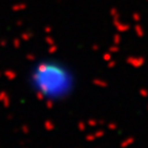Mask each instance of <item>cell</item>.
<instances>
[{"label":"cell","mask_w":148,"mask_h":148,"mask_svg":"<svg viewBox=\"0 0 148 148\" xmlns=\"http://www.w3.org/2000/svg\"><path fill=\"white\" fill-rule=\"evenodd\" d=\"M29 89L38 100L58 104L72 98L78 86L75 71L57 57H41L31 63L26 73Z\"/></svg>","instance_id":"1"}]
</instances>
